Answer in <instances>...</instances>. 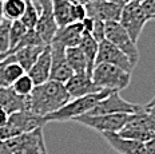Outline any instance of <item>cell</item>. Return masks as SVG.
<instances>
[{"label": "cell", "mask_w": 155, "mask_h": 154, "mask_svg": "<svg viewBox=\"0 0 155 154\" xmlns=\"http://www.w3.org/2000/svg\"><path fill=\"white\" fill-rule=\"evenodd\" d=\"M71 101L66 86L60 82L48 81L43 85L35 86L28 95V111L39 117L55 113Z\"/></svg>", "instance_id": "1"}, {"label": "cell", "mask_w": 155, "mask_h": 154, "mask_svg": "<svg viewBox=\"0 0 155 154\" xmlns=\"http://www.w3.org/2000/svg\"><path fill=\"white\" fill-rule=\"evenodd\" d=\"M110 92H112L111 90H102L99 92L95 94H90L86 97H80L71 99L66 106H63L62 109H59L55 113H51L44 117L46 123L48 122H67V121H72L74 118L80 117V115H84L87 113L92 110L96 106L99 101H102L103 98H106Z\"/></svg>", "instance_id": "2"}, {"label": "cell", "mask_w": 155, "mask_h": 154, "mask_svg": "<svg viewBox=\"0 0 155 154\" xmlns=\"http://www.w3.org/2000/svg\"><path fill=\"white\" fill-rule=\"evenodd\" d=\"M44 125H46L44 117L35 115L28 110L16 111V113L9 114L5 126L0 129V139L8 141L11 138L21 136V134L30 133L38 127H43Z\"/></svg>", "instance_id": "3"}, {"label": "cell", "mask_w": 155, "mask_h": 154, "mask_svg": "<svg viewBox=\"0 0 155 154\" xmlns=\"http://www.w3.org/2000/svg\"><path fill=\"white\" fill-rule=\"evenodd\" d=\"M92 81L101 89L122 91L131 82V72L108 63L95 65L92 70Z\"/></svg>", "instance_id": "4"}, {"label": "cell", "mask_w": 155, "mask_h": 154, "mask_svg": "<svg viewBox=\"0 0 155 154\" xmlns=\"http://www.w3.org/2000/svg\"><path fill=\"white\" fill-rule=\"evenodd\" d=\"M132 114H103V115H80L74 118L72 122L80 123L90 129L103 133H119L131 119Z\"/></svg>", "instance_id": "5"}, {"label": "cell", "mask_w": 155, "mask_h": 154, "mask_svg": "<svg viewBox=\"0 0 155 154\" xmlns=\"http://www.w3.org/2000/svg\"><path fill=\"white\" fill-rule=\"evenodd\" d=\"M118 134L144 143L151 138H155V117L144 110L132 114L131 119Z\"/></svg>", "instance_id": "6"}, {"label": "cell", "mask_w": 155, "mask_h": 154, "mask_svg": "<svg viewBox=\"0 0 155 154\" xmlns=\"http://www.w3.org/2000/svg\"><path fill=\"white\" fill-rule=\"evenodd\" d=\"M104 36L111 44L118 47L122 52L130 58V60L137 66L139 59V52L137 49V43H134L127 31L120 25L119 22H106L104 23Z\"/></svg>", "instance_id": "7"}, {"label": "cell", "mask_w": 155, "mask_h": 154, "mask_svg": "<svg viewBox=\"0 0 155 154\" xmlns=\"http://www.w3.org/2000/svg\"><path fill=\"white\" fill-rule=\"evenodd\" d=\"M14 154H48L43 127L21 134L7 141Z\"/></svg>", "instance_id": "8"}, {"label": "cell", "mask_w": 155, "mask_h": 154, "mask_svg": "<svg viewBox=\"0 0 155 154\" xmlns=\"http://www.w3.org/2000/svg\"><path fill=\"white\" fill-rule=\"evenodd\" d=\"M119 23L127 31L132 42L137 43L147 23L146 14H144L140 3H126L122 9Z\"/></svg>", "instance_id": "9"}, {"label": "cell", "mask_w": 155, "mask_h": 154, "mask_svg": "<svg viewBox=\"0 0 155 154\" xmlns=\"http://www.w3.org/2000/svg\"><path fill=\"white\" fill-rule=\"evenodd\" d=\"M143 110V106L134 105L126 101L119 95V91L110 92L106 98L99 101L88 115H103V114H137Z\"/></svg>", "instance_id": "10"}, {"label": "cell", "mask_w": 155, "mask_h": 154, "mask_svg": "<svg viewBox=\"0 0 155 154\" xmlns=\"http://www.w3.org/2000/svg\"><path fill=\"white\" fill-rule=\"evenodd\" d=\"M34 2L40 8L35 31L39 34V36L44 42V44L48 46V44H51L58 28H59L52 12V3H51V0H34Z\"/></svg>", "instance_id": "11"}, {"label": "cell", "mask_w": 155, "mask_h": 154, "mask_svg": "<svg viewBox=\"0 0 155 154\" xmlns=\"http://www.w3.org/2000/svg\"><path fill=\"white\" fill-rule=\"evenodd\" d=\"M99 63L114 65L128 72H131L135 69V65L130 60V58L106 39L99 43V50H98V55H96L95 65H99Z\"/></svg>", "instance_id": "12"}, {"label": "cell", "mask_w": 155, "mask_h": 154, "mask_svg": "<svg viewBox=\"0 0 155 154\" xmlns=\"http://www.w3.org/2000/svg\"><path fill=\"white\" fill-rule=\"evenodd\" d=\"M87 16L101 22H119L123 4L111 3L108 0H90L86 4Z\"/></svg>", "instance_id": "13"}, {"label": "cell", "mask_w": 155, "mask_h": 154, "mask_svg": "<svg viewBox=\"0 0 155 154\" xmlns=\"http://www.w3.org/2000/svg\"><path fill=\"white\" fill-rule=\"evenodd\" d=\"M51 74L50 81L66 83L74 75L66 59V49L58 43H51Z\"/></svg>", "instance_id": "14"}, {"label": "cell", "mask_w": 155, "mask_h": 154, "mask_svg": "<svg viewBox=\"0 0 155 154\" xmlns=\"http://www.w3.org/2000/svg\"><path fill=\"white\" fill-rule=\"evenodd\" d=\"M66 90L68 91L71 99L86 97L90 94H95L104 89H101L95 82L92 81V76L87 74H74L72 76L64 83Z\"/></svg>", "instance_id": "15"}, {"label": "cell", "mask_w": 155, "mask_h": 154, "mask_svg": "<svg viewBox=\"0 0 155 154\" xmlns=\"http://www.w3.org/2000/svg\"><path fill=\"white\" fill-rule=\"evenodd\" d=\"M103 138L119 154H146L144 143L119 136L118 133H103Z\"/></svg>", "instance_id": "16"}, {"label": "cell", "mask_w": 155, "mask_h": 154, "mask_svg": "<svg viewBox=\"0 0 155 154\" xmlns=\"http://www.w3.org/2000/svg\"><path fill=\"white\" fill-rule=\"evenodd\" d=\"M84 32L82 23H71L64 27H59L55 34L51 43H58L63 46L64 49L70 47H78L82 39V35Z\"/></svg>", "instance_id": "17"}, {"label": "cell", "mask_w": 155, "mask_h": 154, "mask_svg": "<svg viewBox=\"0 0 155 154\" xmlns=\"http://www.w3.org/2000/svg\"><path fill=\"white\" fill-rule=\"evenodd\" d=\"M27 74L31 76L35 86L43 85V83L50 81V74H51V46L50 44L46 46V49L43 50V52L40 54V56L38 58L35 65L31 67Z\"/></svg>", "instance_id": "18"}, {"label": "cell", "mask_w": 155, "mask_h": 154, "mask_svg": "<svg viewBox=\"0 0 155 154\" xmlns=\"http://www.w3.org/2000/svg\"><path fill=\"white\" fill-rule=\"evenodd\" d=\"M0 109H4L8 114L28 110V97L18 95L12 87H0Z\"/></svg>", "instance_id": "19"}, {"label": "cell", "mask_w": 155, "mask_h": 154, "mask_svg": "<svg viewBox=\"0 0 155 154\" xmlns=\"http://www.w3.org/2000/svg\"><path fill=\"white\" fill-rule=\"evenodd\" d=\"M46 49V46H32V47H24L18 51H15L14 54H11L14 56L15 62L19 63L25 72L30 71V69L35 65V62L38 60V58L40 56V54L43 52V50Z\"/></svg>", "instance_id": "20"}, {"label": "cell", "mask_w": 155, "mask_h": 154, "mask_svg": "<svg viewBox=\"0 0 155 154\" xmlns=\"http://www.w3.org/2000/svg\"><path fill=\"white\" fill-rule=\"evenodd\" d=\"M78 47L84 54L87 63H88V75L92 76V70L95 67V60H96V55H98V50H99V43L94 39L91 34L83 32L82 39H80V43Z\"/></svg>", "instance_id": "21"}, {"label": "cell", "mask_w": 155, "mask_h": 154, "mask_svg": "<svg viewBox=\"0 0 155 154\" xmlns=\"http://www.w3.org/2000/svg\"><path fill=\"white\" fill-rule=\"evenodd\" d=\"M66 59L68 66L72 69L74 74H87L88 75V63L79 47L66 49Z\"/></svg>", "instance_id": "22"}, {"label": "cell", "mask_w": 155, "mask_h": 154, "mask_svg": "<svg viewBox=\"0 0 155 154\" xmlns=\"http://www.w3.org/2000/svg\"><path fill=\"white\" fill-rule=\"evenodd\" d=\"M2 60H4V82H5V86H7V87H11L21 75H24L25 71L19 63L15 62V59L12 55L5 56L4 59H2Z\"/></svg>", "instance_id": "23"}, {"label": "cell", "mask_w": 155, "mask_h": 154, "mask_svg": "<svg viewBox=\"0 0 155 154\" xmlns=\"http://www.w3.org/2000/svg\"><path fill=\"white\" fill-rule=\"evenodd\" d=\"M27 0H3V15L5 20H20L25 11Z\"/></svg>", "instance_id": "24"}, {"label": "cell", "mask_w": 155, "mask_h": 154, "mask_svg": "<svg viewBox=\"0 0 155 154\" xmlns=\"http://www.w3.org/2000/svg\"><path fill=\"white\" fill-rule=\"evenodd\" d=\"M52 3V12L58 27H64L72 23L71 20V4L66 0H51Z\"/></svg>", "instance_id": "25"}, {"label": "cell", "mask_w": 155, "mask_h": 154, "mask_svg": "<svg viewBox=\"0 0 155 154\" xmlns=\"http://www.w3.org/2000/svg\"><path fill=\"white\" fill-rule=\"evenodd\" d=\"M39 12H40V8L36 3L34 0H27L25 11L23 16L20 18V22L27 27V30H35L39 19Z\"/></svg>", "instance_id": "26"}, {"label": "cell", "mask_w": 155, "mask_h": 154, "mask_svg": "<svg viewBox=\"0 0 155 154\" xmlns=\"http://www.w3.org/2000/svg\"><path fill=\"white\" fill-rule=\"evenodd\" d=\"M12 90L16 92L18 95H21V97H28L35 89V83L31 79V76L28 75L27 72L24 75H21L20 78L16 81L14 85L11 86Z\"/></svg>", "instance_id": "27"}, {"label": "cell", "mask_w": 155, "mask_h": 154, "mask_svg": "<svg viewBox=\"0 0 155 154\" xmlns=\"http://www.w3.org/2000/svg\"><path fill=\"white\" fill-rule=\"evenodd\" d=\"M27 31V27L20 20L11 22V25H9V50H12L21 40V38L24 36V34Z\"/></svg>", "instance_id": "28"}, {"label": "cell", "mask_w": 155, "mask_h": 154, "mask_svg": "<svg viewBox=\"0 0 155 154\" xmlns=\"http://www.w3.org/2000/svg\"><path fill=\"white\" fill-rule=\"evenodd\" d=\"M9 20L0 22V55L5 54L9 50Z\"/></svg>", "instance_id": "29"}, {"label": "cell", "mask_w": 155, "mask_h": 154, "mask_svg": "<svg viewBox=\"0 0 155 154\" xmlns=\"http://www.w3.org/2000/svg\"><path fill=\"white\" fill-rule=\"evenodd\" d=\"M71 20L72 23H80L87 18V9L83 4H71Z\"/></svg>", "instance_id": "30"}, {"label": "cell", "mask_w": 155, "mask_h": 154, "mask_svg": "<svg viewBox=\"0 0 155 154\" xmlns=\"http://www.w3.org/2000/svg\"><path fill=\"white\" fill-rule=\"evenodd\" d=\"M91 35L98 43H101V42L104 40L106 39V36H104V22L94 20V28L91 31Z\"/></svg>", "instance_id": "31"}, {"label": "cell", "mask_w": 155, "mask_h": 154, "mask_svg": "<svg viewBox=\"0 0 155 154\" xmlns=\"http://www.w3.org/2000/svg\"><path fill=\"white\" fill-rule=\"evenodd\" d=\"M140 4H142V8H143L144 14H146L147 20L155 19V0H144Z\"/></svg>", "instance_id": "32"}, {"label": "cell", "mask_w": 155, "mask_h": 154, "mask_svg": "<svg viewBox=\"0 0 155 154\" xmlns=\"http://www.w3.org/2000/svg\"><path fill=\"white\" fill-rule=\"evenodd\" d=\"M144 150L146 154H155V138H151L144 142Z\"/></svg>", "instance_id": "33"}, {"label": "cell", "mask_w": 155, "mask_h": 154, "mask_svg": "<svg viewBox=\"0 0 155 154\" xmlns=\"http://www.w3.org/2000/svg\"><path fill=\"white\" fill-rule=\"evenodd\" d=\"M143 110L147 111L148 114H151V115H154V117H155V97L151 99V101L148 102L147 105L143 106Z\"/></svg>", "instance_id": "34"}, {"label": "cell", "mask_w": 155, "mask_h": 154, "mask_svg": "<svg viewBox=\"0 0 155 154\" xmlns=\"http://www.w3.org/2000/svg\"><path fill=\"white\" fill-rule=\"evenodd\" d=\"M0 154H14V152L11 150V147L8 146L7 141L0 139Z\"/></svg>", "instance_id": "35"}, {"label": "cell", "mask_w": 155, "mask_h": 154, "mask_svg": "<svg viewBox=\"0 0 155 154\" xmlns=\"http://www.w3.org/2000/svg\"><path fill=\"white\" fill-rule=\"evenodd\" d=\"M8 118H9V114L4 110V109H0V129H2L3 126H5Z\"/></svg>", "instance_id": "36"}, {"label": "cell", "mask_w": 155, "mask_h": 154, "mask_svg": "<svg viewBox=\"0 0 155 154\" xmlns=\"http://www.w3.org/2000/svg\"><path fill=\"white\" fill-rule=\"evenodd\" d=\"M0 87H7L4 82V60H0Z\"/></svg>", "instance_id": "37"}, {"label": "cell", "mask_w": 155, "mask_h": 154, "mask_svg": "<svg viewBox=\"0 0 155 154\" xmlns=\"http://www.w3.org/2000/svg\"><path fill=\"white\" fill-rule=\"evenodd\" d=\"M66 2H68L70 4H83V5H86L90 0H66Z\"/></svg>", "instance_id": "38"}, {"label": "cell", "mask_w": 155, "mask_h": 154, "mask_svg": "<svg viewBox=\"0 0 155 154\" xmlns=\"http://www.w3.org/2000/svg\"><path fill=\"white\" fill-rule=\"evenodd\" d=\"M4 20V15H3V0H0V22Z\"/></svg>", "instance_id": "39"}, {"label": "cell", "mask_w": 155, "mask_h": 154, "mask_svg": "<svg viewBox=\"0 0 155 154\" xmlns=\"http://www.w3.org/2000/svg\"><path fill=\"white\" fill-rule=\"evenodd\" d=\"M144 0H123V3H143Z\"/></svg>", "instance_id": "40"}, {"label": "cell", "mask_w": 155, "mask_h": 154, "mask_svg": "<svg viewBox=\"0 0 155 154\" xmlns=\"http://www.w3.org/2000/svg\"><path fill=\"white\" fill-rule=\"evenodd\" d=\"M108 2H111V3H118V4H123V5H124L123 0H108Z\"/></svg>", "instance_id": "41"}]
</instances>
